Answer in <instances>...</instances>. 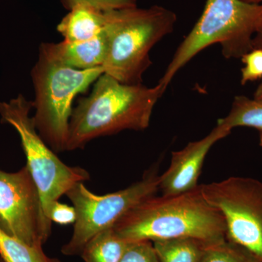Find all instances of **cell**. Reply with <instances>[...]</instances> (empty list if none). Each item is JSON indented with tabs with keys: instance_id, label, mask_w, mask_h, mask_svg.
I'll return each instance as SVG.
<instances>
[{
	"instance_id": "cell-14",
	"label": "cell",
	"mask_w": 262,
	"mask_h": 262,
	"mask_svg": "<svg viewBox=\"0 0 262 262\" xmlns=\"http://www.w3.org/2000/svg\"><path fill=\"white\" fill-rule=\"evenodd\" d=\"M127 244L113 227L95 236L80 255L84 262H120Z\"/></svg>"
},
{
	"instance_id": "cell-8",
	"label": "cell",
	"mask_w": 262,
	"mask_h": 262,
	"mask_svg": "<svg viewBox=\"0 0 262 262\" xmlns=\"http://www.w3.org/2000/svg\"><path fill=\"white\" fill-rule=\"evenodd\" d=\"M200 186L206 201L223 217L226 239L262 262V182L232 177Z\"/></svg>"
},
{
	"instance_id": "cell-11",
	"label": "cell",
	"mask_w": 262,
	"mask_h": 262,
	"mask_svg": "<svg viewBox=\"0 0 262 262\" xmlns=\"http://www.w3.org/2000/svg\"><path fill=\"white\" fill-rule=\"evenodd\" d=\"M110 42L108 23L99 34L81 42L42 43L39 53L52 61L79 70L102 67Z\"/></svg>"
},
{
	"instance_id": "cell-6",
	"label": "cell",
	"mask_w": 262,
	"mask_h": 262,
	"mask_svg": "<svg viewBox=\"0 0 262 262\" xmlns=\"http://www.w3.org/2000/svg\"><path fill=\"white\" fill-rule=\"evenodd\" d=\"M32 108L33 101L19 94L8 102H0V116L2 122L14 127L20 136L27 166L40 193L46 213L52 202L59 201L77 183L89 181L90 174L80 167L66 165L58 158L38 133L31 116Z\"/></svg>"
},
{
	"instance_id": "cell-12",
	"label": "cell",
	"mask_w": 262,
	"mask_h": 262,
	"mask_svg": "<svg viewBox=\"0 0 262 262\" xmlns=\"http://www.w3.org/2000/svg\"><path fill=\"white\" fill-rule=\"evenodd\" d=\"M108 23V10L80 4L71 8L57 27L67 42H81L94 37Z\"/></svg>"
},
{
	"instance_id": "cell-24",
	"label": "cell",
	"mask_w": 262,
	"mask_h": 262,
	"mask_svg": "<svg viewBox=\"0 0 262 262\" xmlns=\"http://www.w3.org/2000/svg\"><path fill=\"white\" fill-rule=\"evenodd\" d=\"M248 3H262V0H243Z\"/></svg>"
},
{
	"instance_id": "cell-5",
	"label": "cell",
	"mask_w": 262,
	"mask_h": 262,
	"mask_svg": "<svg viewBox=\"0 0 262 262\" xmlns=\"http://www.w3.org/2000/svg\"><path fill=\"white\" fill-rule=\"evenodd\" d=\"M103 73L102 67L75 70L39 53L32 71L35 92L33 119L39 135L55 152L67 151L74 99Z\"/></svg>"
},
{
	"instance_id": "cell-15",
	"label": "cell",
	"mask_w": 262,
	"mask_h": 262,
	"mask_svg": "<svg viewBox=\"0 0 262 262\" xmlns=\"http://www.w3.org/2000/svg\"><path fill=\"white\" fill-rule=\"evenodd\" d=\"M218 125L228 130L237 127H250L262 132V101L244 96H236L227 116Z\"/></svg>"
},
{
	"instance_id": "cell-7",
	"label": "cell",
	"mask_w": 262,
	"mask_h": 262,
	"mask_svg": "<svg viewBox=\"0 0 262 262\" xmlns=\"http://www.w3.org/2000/svg\"><path fill=\"white\" fill-rule=\"evenodd\" d=\"M160 176L149 170L141 180L130 186L104 195L90 191L83 182L77 183L66 195L73 204L77 219L70 241L63 246L61 253L67 256L80 255L86 244L95 236L113 228L127 212L141 202L156 195Z\"/></svg>"
},
{
	"instance_id": "cell-21",
	"label": "cell",
	"mask_w": 262,
	"mask_h": 262,
	"mask_svg": "<svg viewBox=\"0 0 262 262\" xmlns=\"http://www.w3.org/2000/svg\"><path fill=\"white\" fill-rule=\"evenodd\" d=\"M63 3L69 10L80 4L91 5L101 10L124 9L136 7V0H63Z\"/></svg>"
},
{
	"instance_id": "cell-1",
	"label": "cell",
	"mask_w": 262,
	"mask_h": 262,
	"mask_svg": "<svg viewBox=\"0 0 262 262\" xmlns=\"http://www.w3.org/2000/svg\"><path fill=\"white\" fill-rule=\"evenodd\" d=\"M165 91L160 84L149 88L122 83L103 73L91 94L79 100L72 110L67 151L81 149L96 138L120 131L145 130Z\"/></svg>"
},
{
	"instance_id": "cell-4",
	"label": "cell",
	"mask_w": 262,
	"mask_h": 262,
	"mask_svg": "<svg viewBox=\"0 0 262 262\" xmlns=\"http://www.w3.org/2000/svg\"><path fill=\"white\" fill-rule=\"evenodd\" d=\"M110 42L102 67L105 74L122 83L141 84L151 64L149 52L173 32L177 15L155 5L146 9L134 8L108 10Z\"/></svg>"
},
{
	"instance_id": "cell-22",
	"label": "cell",
	"mask_w": 262,
	"mask_h": 262,
	"mask_svg": "<svg viewBox=\"0 0 262 262\" xmlns=\"http://www.w3.org/2000/svg\"><path fill=\"white\" fill-rule=\"evenodd\" d=\"M253 49H256V48H261L262 49V32L258 33L253 37Z\"/></svg>"
},
{
	"instance_id": "cell-2",
	"label": "cell",
	"mask_w": 262,
	"mask_h": 262,
	"mask_svg": "<svg viewBox=\"0 0 262 262\" xmlns=\"http://www.w3.org/2000/svg\"><path fill=\"white\" fill-rule=\"evenodd\" d=\"M113 228L127 243L181 237L206 243L226 239L223 217L206 201L200 185L182 194L151 196L127 212Z\"/></svg>"
},
{
	"instance_id": "cell-23",
	"label": "cell",
	"mask_w": 262,
	"mask_h": 262,
	"mask_svg": "<svg viewBox=\"0 0 262 262\" xmlns=\"http://www.w3.org/2000/svg\"><path fill=\"white\" fill-rule=\"evenodd\" d=\"M254 98L262 101V82L258 86L257 89H256V92H255Z\"/></svg>"
},
{
	"instance_id": "cell-26",
	"label": "cell",
	"mask_w": 262,
	"mask_h": 262,
	"mask_svg": "<svg viewBox=\"0 0 262 262\" xmlns=\"http://www.w3.org/2000/svg\"><path fill=\"white\" fill-rule=\"evenodd\" d=\"M0 262H5L4 261H3V258H2L1 257H0Z\"/></svg>"
},
{
	"instance_id": "cell-9",
	"label": "cell",
	"mask_w": 262,
	"mask_h": 262,
	"mask_svg": "<svg viewBox=\"0 0 262 262\" xmlns=\"http://www.w3.org/2000/svg\"><path fill=\"white\" fill-rule=\"evenodd\" d=\"M0 229L37 248L51 235L52 222L27 165L14 173L0 170Z\"/></svg>"
},
{
	"instance_id": "cell-10",
	"label": "cell",
	"mask_w": 262,
	"mask_h": 262,
	"mask_svg": "<svg viewBox=\"0 0 262 262\" xmlns=\"http://www.w3.org/2000/svg\"><path fill=\"white\" fill-rule=\"evenodd\" d=\"M230 132L220 125L206 137L189 143L184 149L172 153L170 166L160 176L162 195H176L192 191L198 187V179L208 151L217 141Z\"/></svg>"
},
{
	"instance_id": "cell-25",
	"label": "cell",
	"mask_w": 262,
	"mask_h": 262,
	"mask_svg": "<svg viewBox=\"0 0 262 262\" xmlns=\"http://www.w3.org/2000/svg\"><path fill=\"white\" fill-rule=\"evenodd\" d=\"M259 144L260 146H262V132L260 133L259 134Z\"/></svg>"
},
{
	"instance_id": "cell-18",
	"label": "cell",
	"mask_w": 262,
	"mask_h": 262,
	"mask_svg": "<svg viewBox=\"0 0 262 262\" xmlns=\"http://www.w3.org/2000/svg\"><path fill=\"white\" fill-rule=\"evenodd\" d=\"M120 262H160L152 242L136 241L127 244Z\"/></svg>"
},
{
	"instance_id": "cell-17",
	"label": "cell",
	"mask_w": 262,
	"mask_h": 262,
	"mask_svg": "<svg viewBox=\"0 0 262 262\" xmlns=\"http://www.w3.org/2000/svg\"><path fill=\"white\" fill-rule=\"evenodd\" d=\"M201 262H259L251 253L227 239L207 246Z\"/></svg>"
},
{
	"instance_id": "cell-16",
	"label": "cell",
	"mask_w": 262,
	"mask_h": 262,
	"mask_svg": "<svg viewBox=\"0 0 262 262\" xmlns=\"http://www.w3.org/2000/svg\"><path fill=\"white\" fill-rule=\"evenodd\" d=\"M0 257L5 262H59L48 257L42 248L34 247L0 229Z\"/></svg>"
},
{
	"instance_id": "cell-19",
	"label": "cell",
	"mask_w": 262,
	"mask_h": 262,
	"mask_svg": "<svg viewBox=\"0 0 262 262\" xmlns=\"http://www.w3.org/2000/svg\"><path fill=\"white\" fill-rule=\"evenodd\" d=\"M245 67L241 70V84L253 82L262 78V49L256 48L241 58Z\"/></svg>"
},
{
	"instance_id": "cell-20",
	"label": "cell",
	"mask_w": 262,
	"mask_h": 262,
	"mask_svg": "<svg viewBox=\"0 0 262 262\" xmlns=\"http://www.w3.org/2000/svg\"><path fill=\"white\" fill-rule=\"evenodd\" d=\"M46 215L52 223L61 225L75 224L77 213L73 206H70L59 201L52 202L46 211Z\"/></svg>"
},
{
	"instance_id": "cell-3",
	"label": "cell",
	"mask_w": 262,
	"mask_h": 262,
	"mask_svg": "<svg viewBox=\"0 0 262 262\" xmlns=\"http://www.w3.org/2000/svg\"><path fill=\"white\" fill-rule=\"evenodd\" d=\"M262 32V3L243 0H207L203 13L177 48L159 83L166 90L181 69L215 43L226 58H242L253 49V39Z\"/></svg>"
},
{
	"instance_id": "cell-13",
	"label": "cell",
	"mask_w": 262,
	"mask_h": 262,
	"mask_svg": "<svg viewBox=\"0 0 262 262\" xmlns=\"http://www.w3.org/2000/svg\"><path fill=\"white\" fill-rule=\"evenodd\" d=\"M160 262H201L206 243L192 237H181L153 241Z\"/></svg>"
}]
</instances>
